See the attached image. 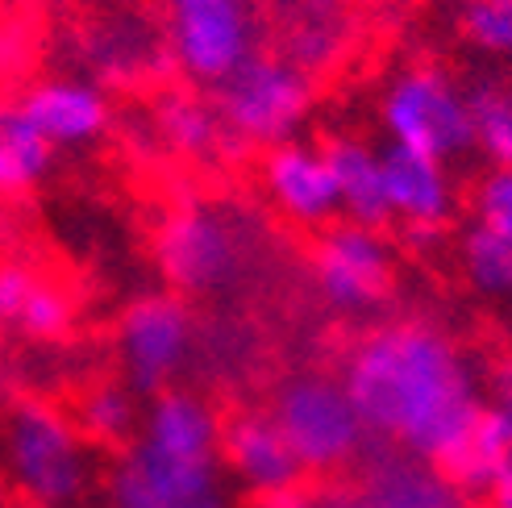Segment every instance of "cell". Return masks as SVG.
Returning <instances> with one entry per match:
<instances>
[{
    "label": "cell",
    "mask_w": 512,
    "mask_h": 508,
    "mask_svg": "<svg viewBox=\"0 0 512 508\" xmlns=\"http://www.w3.org/2000/svg\"><path fill=\"white\" fill-rule=\"evenodd\" d=\"M254 254L259 242L246 234V217L213 200L175 205L155 230V263L167 284L188 296L238 288L254 267Z\"/></svg>",
    "instance_id": "cell-3"
},
{
    "label": "cell",
    "mask_w": 512,
    "mask_h": 508,
    "mask_svg": "<svg viewBox=\"0 0 512 508\" xmlns=\"http://www.w3.org/2000/svg\"><path fill=\"white\" fill-rule=\"evenodd\" d=\"M471 96V130L475 150L492 167H512V92L500 84H479Z\"/></svg>",
    "instance_id": "cell-22"
},
{
    "label": "cell",
    "mask_w": 512,
    "mask_h": 508,
    "mask_svg": "<svg viewBox=\"0 0 512 508\" xmlns=\"http://www.w3.org/2000/svg\"><path fill=\"white\" fill-rule=\"evenodd\" d=\"M463 271L483 296L512 292V246L475 221L463 234Z\"/></svg>",
    "instance_id": "cell-24"
},
{
    "label": "cell",
    "mask_w": 512,
    "mask_h": 508,
    "mask_svg": "<svg viewBox=\"0 0 512 508\" xmlns=\"http://www.w3.org/2000/svg\"><path fill=\"white\" fill-rule=\"evenodd\" d=\"M259 0H163V42L175 71L196 88H221L259 55Z\"/></svg>",
    "instance_id": "cell-4"
},
{
    "label": "cell",
    "mask_w": 512,
    "mask_h": 508,
    "mask_svg": "<svg viewBox=\"0 0 512 508\" xmlns=\"http://www.w3.org/2000/svg\"><path fill=\"white\" fill-rule=\"evenodd\" d=\"M196 346V325L179 296H138L117 321V363L138 396L171 392Z\"/></svg>",
    "instance_id": "cell-9"
},
{
    "label": "cell",
    "mask_w": 512,
    "mask_h": 508,
    "mask_svg": "<svg viewBox=\"0 0 512 508\" xmlns=\"http://www.w3.org/2000/svg\"><path fill=\"white\" fill-rule=\"evenodd\" d=\"M259 508H309V504H304V488H296V492H284V496L259 500Z\"/></svg>",
    "instance_id": "cell-29"
},
{
    "label": "cell",
    "mask_w": 512,
    "mask_h": 508,
    "mask_svg": "<svg viewBox=\"0 0 512 508\" xmlns=\"http://www.w3.org/2000/svg\"><path fill=\"white\" fill-rule=\"evenodd\" d=\"M155 130L167 150L184 159H213L221 155V146L229 142L221 113L209 100H200L192 92H163L155 105Z\"/></svg>",
    "instance_id": "cell-19"
},
{
    "label": "cell",
    "mask_w": 512,
    "mask_h": 508,
    "mask_svg": "<svg viewBox=\"0 0 512 508\" xmlns=\"http://www.w3.org/2000/svg\"><path fill=\"white\" fill-rule=\"evenodd\" d=\"M325 155H329V167H334L342 221L383 230L392 221L388 180H383V150L367 146L363 138H334L325 146Z\"/></svg>",
    "instance_id": "cell-16"
},
{
    "label": "cell",
    "mask_w": 512,
    "mask_h": 508,
    "mask_svg": "<svg viewBox=\"0 0 512 508\" xmlns=\"http://www.w3.org/2000/svg\"><path fill=\"white\" fill-rule=\"evenodd\" d=\"M342 384L371 438L442 471L463 454L483 417V384L463 346L417 317L375 325L346 354Z\"/></svg>",
    "instance_id": "cell-1"
},
{
    "label": "cell",
    "mask_w": 512,
    "mask_h": 508,
    "mask_svg": "<svg viewBox=\"0 0 512 508\" xmlns=\"http://www.w3.org/2000/svg\"><path fill=\"white\" fill-rule=\"evenodd\" d=\"M383 180H388V209L408 234L429 238L454 217L450 167L417 155V150L388 146L383 150Z\"/></svg>",
    "instance_id": "cell-14"
},
{
    "label": "cell",
    "mask_w": 512,
    "mask_h": 508,
    "mask_svg": "<svg viewBox=\"0 0 512 508\" xmlns=\"http://www.w3.org/2000/svg\"><path fill=\"white\" fill-rule=\"evenodd\" d=\"M21 105L38 125V134L55 150H80L109 134L113 105L92 80L80 75H50L21 92Z\"/></svg>",
    "instance_id": "cell-13"
},
{
    "label": "cell",
    "mask_w": 512,
    "mask_h": 508,
    "mask_svg": "<svg viewBox=\"0 0 512 508\" xmlns=\"http://www.w3.org/2000/svg\"><path fill=\"white\" fill-rule=\"evenodd\" d=\"M475 221L512 246V167H492L475 188Z\"/></svg>",
    "instance_id": "cell-26"
},
{
    "label": "cell",
    "mask_w": 512,
    "mask_h": 508,
    "mask_svg": "<svg viewBox=\"0 0 512 508\" xmlns=\"http://www.w3.org/2000/svg\"><path fill=\"white\" fill-rule=\"evenodd\" d=\"M142 413H146L142 396L130 384H121V379H100V384H92L75 400V425H80V434L92 446H109V450L113 446L125 450L138 438Z\"/></svg>",
    "instance_id": "cell-20"
},
{
    "label": "cell",
    "mask_w": 512,
    "mask_h": 508,
    "mask_svg": "<svg viewBox=\"0 0 512 508\" xmlns=\"http://www.w3.org/2000/svg\"><path fill=\"white\" fill-rule=\"evenodd\" d=\"M488 508H512V479L504 488H496L492 496H488Z\"/></svg>",
    "instance_id": "cell-30"
},
{
    "label": "cell",
    "mask_w": 512,
    "mask_h": 508,
    "mask_svg": "<svg viewBox=\"0 0 512 508\" xmlns=\"http://www.w3.org/2000/svg\"><path fill=\"white\" fill-rule=\"evenodd\" d=\"M338 508H367V504H338Z\"/></svg>",
    "instance_id": "cell-31"
},
{
    "label": "cell",
    "mask_w": 512,
    "mask_h": 508,
    "mask_svg": "<svg viewBox=\"0 0 512 508\" xmlns=\"http://www.w3.org/2000/svg\"><path fill=\"white\" fill-rule=\"evenodd\" d=\"M0 325L30 342H63L75 325L71 292L25 263H0Z\"/></svg>",
    "instance_id": "cell-15"
},
{
    "label": "cell",
    "mask_w": 512,
    "mask_h": 508,
    "mask_svg": "<svg viewBox=\"0 0 512 508\" xmlns=\"http://www.w3.org/2000/svg\"><path fill=\"white\" fill-rule=\"evenodd\" d=\"M271 417L284 429V438L292 442L300 467L309 475H329L342 471L367 434V421L358 413V404L350 400L346 384L334 375H296L275 392Z\"/></svg>",
    "instance_id": "cell-7"
},
{
    "label": "cell",
    "mask_w": 512,
    "mask_h": 508,
    "mask_svg": "<svg viewBox=\"0 0 512 508\" xmlns=\"http://www.w3.org/2000/svg\"><path fill=\"white\" fill-rule=\"evenodd\" d=\"M55 155L59 150L38 134L21 96L0 92V200L34 192L55 167Z\"/></svg>",
    "instance_id": "cell-17"
},
{
    "label": "cell",
    "mask_w": 512,
    "mask_h": 508,
    "mask_svg": "<svg viewBox=\"0 0 512 508\" xmlns=\"http://www.w3.org/2000/svg\"><path fill=\"white\" fill-rule=\"evenodd\" d=\"M367 508H454L450 479L429 475L425 467H392L371 479Z\"/></svg>",
    "instance_id": "cell-23"
},
{
    "label": "cell",
    "mask_w": 512,
    "mask_h": 508,
    "mask_svg": "<svg viewBox=\"0 0 512 508\" xmlns=\"http://www.w3.org/2000/svg\"><path fill=\"white\" fill-rule=\"evenodd\" d=\"M296 13H342L346 0H288Z\"/></svg>",
    "instance_id": "cell-28"
},
{
    "label": "cell",
    "mask_w": 512,
    "mask_h": 508,
    "mask_svg": "<svg viewBox=\"0 0 512 508\" xmlns=\"http://www.w3.org/2000/svg\"><path fill=\"white\" fill-rule=\"evenodd\" d=\"M259 184L267 205L284 221L300 225V230H329L342 217L334 167H329L325 146L292 138L284 146L263 150Z\"/></svg>",
    "instance_id": "cell-11"
},
{
    "label": "cell",
    "mask_w": 512,
    "mask_h": 508,
    "mask_svg": "<svg viewBox=\"0 0 512 508\" xmlns=\"http://www.w3.org/2000/svg\"><path fill=\"white\" fill-rule=\"evenodd\" d=\"M217 113L229 142L242 146H284L313 113V75L284 55H254L217 88Z\"/></svg>",
    "instance_id": "cell-5"
},
{
    "label": "cell",
    "mask_w": 512,
    "mask_h": 508,
    "mask_svg": "<svg viewBox=\"0 0 512 508\" xmlns=\"http://www.w3.org/2000/svg\"><path fill=\"white\" fill-rule=\"evenodd\" d=\"M467 38L488 55H512V0H467L463 13Z\"/></svg>",
    "instance_id": "cell-25"
},
{
    "label": "cell",
    "mask_w": 512,
    "mask_h": 508,
    "mask_svg": "<svg viewBox=\"0 0 512 508\" xmlns=\"http://www.w3.org/2000/svg\"><path fill=\"white\" fill-rule=\"evenodd\" d=\"M392 246L371 225L334 221L313 242V284L321 300L342 317L375 313L392 292Z\"/></svg>",
    "instance_id": "cell-10"
},
{
    "label": "cell",
    "mask_w": 512,
    "mask_h": 508,
    "mask_svg": "<svg viewBox=\"0 0 512 508\" xmlns=\"http://www.w3.org/2000/svg\"><path fill=\"white\" fill-rule=\"evenodd\" d=\"M221 463L225 475L242 484L250 496L271 500L304 488V471L292 442L271 417V409H242L225 421L221 429Z\"/></svg>",
    "instance_id": "cell-12"
},
{
    "label": "cell",
    "mask_w": 512,
    "mask_h": 508,
    "mask_svg": "<svg viewBox=\"0 0 512 508\" xmlns=\"http://www.w3.org/2000/svg\"><path fill=\"white\" fill-rule=\"evenodd\" d=\"M21 55H25L21 30H17V25H9V21H0V75H9L21 63Z\"/></svg>",
    "instance_id": "cell-27"
},
{
    "label": "cell",
    "mask_w": 512,
    "mask_h": 508,
    "mask_svg": "<svg viewBox=\"0 0 512 508\" xmlns=\"http://www.w3.org/2000/svg\"><path fill=\"white\" fill-rule=\"evenodd\" d=\"M446 479L467 492H483V496H492L496 488L508 484L512 479V409L508 404L483 400V417L475 425L471 442L463 446V454L446 467Z\"/></svg>",
    "instance_id": "cell-18"
},
{
    "label": "cell",
    "mask_w": 512,
    "mask_h": 508,
    "mask_svg": "<svg viewBox=\"0 0 512 508\" xmlns=\"http://www.w3.org/2000/svg\"><path fill=\"white\" fill-rule=\"evenodd\" d=\"M383 134L400 150L450 163L475 146L471 96L442 67H408L379 96Z\"/></svg>",
    "instance_id": "cell-6"
},
{
    "label": "cell",
    "mask_w": 512,
    "mask_h": 508,
    "mask_svg": "<svg viewBox=\"0 0 512 508\" xmlns=\"http://www.w3.org/2000/svg\"><path fill=\"white\" fill-rule=\"evenodd\" d=\"M342 50H346V25L338 13H296L284 25V42H279V55L309 75L334 67Z\"/></svg>",
    "instance_id": "cell-21"
},
{
    "label": "cell",
    "mask_w": 512,
    "mask_h": 508,
    "mask_svg": "<svg viewBox=\"0 0 512 508\" xmlns=\"http://www.w3.org/2000/svg\"><path fill=\"white\" fill-rule=\"evenodd\" d=\"M0 463L30 508H71L92 488L96 459L71 413L46 400H21L0 429Z\"/></svg>",
    "instance_id": "cell-2"
},
{
    "label": "cell",
    "mask_w": 512,
    "mask_h": 508,
    "mask_svg": "<svg viewBox=\"0 0 512 508\" xmlns=\"http://www.w3.org/2000/svg\"><path fill=\"white\" fill-rule=\"evenodd\" d=\"M105 500L109 508H229V475L221 459L134 438L109 467Z\"/></svg>",
    "instance_id": "cell-8"
}]
</instances>
